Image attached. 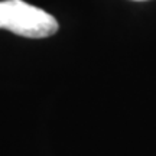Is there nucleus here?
<instances>
[{"mask_svg": "<svg viewBox=\"0 0 156 156\" xmlns=\"http://www.w3.org/2000/svg\"><path fill=\"white\" fill-rule=\"evenodd\" d=\"M0 29L25 38H46L58 30V22L48 12L23 2H0Z\"/></svg>", "mask_w": 156, "mask_h": 156, "instance_id": "1", "label": "nucleus"}, {"mask_svg": "<svg viewBox=\"0 0 156 156\" xmlns=\"http://www.w3.org/2000/svg\"><path fill=\"white\" fill-rule=\"evenodd\" d=\"M136 2H143V0H136Z\"/></svg>", "mask_w": 156, "mask_h": 156, "instance_id": "2", "label": "nucleus"}]
</instances>
